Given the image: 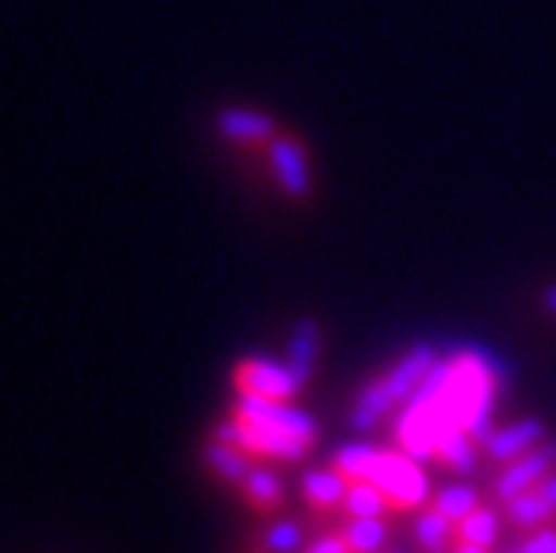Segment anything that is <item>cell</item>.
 Here are the masks:
<instances>
[{"label": "cell", "mask_w": 556, "mask_h": 553, "mask_svg": "<svg viewBox=\"0 0 556 553\" xmlns=\"http://www.w3.org/2000/svg\"><path fill=\"white\" fill-rule=\"evenodd\" d=\"M434 360L438 356H434L431 345H413L392 370L381 374V378H374V381H366L356 395V406H352V417H349L352 428L374 431L392 414H399V410L417 395V388L431 374Z\"/></svg>", "instance_id": "6da1fadb"}, {"label": "cell", "mask_w": 556, "mask_h": 553, "mask_svg": "<svg viewBox=\"0 0 556 553\" xmlns=\"http://www.w3.org/2000/svg\"><path fill=\"white\" fill-rule=\"evenodd\" d=\"M370 481L384 492V500H388V507H392V514L420 511L424 503H428V497H431L428 475H424L420 461H413V456L402 453L399 445L377 453Z\"/></svg>", "instance_id": "7a4b0ae2"}, {"label": "cell", "mask_w": 556, "mask_h": 553, "mask_svg": "<svg viewBox=\"0 0 556 553\" xmlns=\"http://www.w3.org/2000/svg\"><path fill=\"white\" fill-rule=\"evenodd\" d=\"M302 378L294 374L288 363L263 360V356H248L233 367V392L238 395H255L269 399V403H291L302 392Z\"/></svg>", "instance_id": "3957f363"}, {"label": "cell", "mask_w": 556, "mask_h": 553, "mask_svg": "<svg viewBox=\"0 0 556 553\" xmlns=\"http://www.w3.org/2000/svg\"><path fill=\"white\" fill-rule=\"evenodd\" d=\"M269 162H274V176L280 184V191L302 202L313 191V173H309V155H305V144L291 134H277L269 140Z\"/></svg>", "instance_id": "277c9868"}, {"label": "cell", "mask_w": 556, "mask_h": 553, "mask_svg": "<svg viewBox=\"0 0 556 553\" xmlns=\"http://www.w3.org/2000/svg\"><path fill=\"white\" fill-rule=\"evenodd\" d=\"M553 467H556V442L546 439V442H539L535 450L514 456V461L503 467V475L495 478V497L506 503L510 497H517V492L535 489Z\"/></svg>", "instance_id": "5b68a950"}, {"label": "cell", "mask_w": 556, "mask_h": 553, "mask_svg": "<svg viewBox=\"0 0 556 553\" xmlns=\"http://www.w3.org/2000/svg\"><path fill=\"white\" fill-rule=\"evenodd\" d=\"M539 442H546V428L542 420H517V425H506V428H492L489 439L481 442V453L489 461H500V464H510L514 456L535 450Z\"/></svg>", "instance_id": "8992f818"}, {"label": "cell", "mask_w": 556, "mask_h": 553, "mask_svg": "<svg viewBox=\"0 0 556 553\" xmlns=\"http://www.w3.org/2000/svg\"><path fill=\"white\" fill-rule=\"evenodd\" d=\"M345 492H349V478L341 475V470H334V467L305 470V478H302V500L309 503V511H316V514H334L341 503H345Z\"/></svg>", "instance_id": "52a82bcc"}, {"label": "cell", "mask_w": 556, "mask_h": 553, "mask_svg": "<svg viewBox=\"0 0 556 553\" xmlns=\"http://www.w3.org/2000/svg\"><path fill=\"white\" fill-rule=\"evenodd\" d=\"M201 461L212 470V478H219L223 486H241L248 478V470L255 467V456L244 450L238 442H223L212 439L205 450H201Z\"/></svg>", "instance_id": "ba28073f"}, {"label": "cell", "mask_w": 556, "mask_h": 553, "mask_svg": "<svg viewBox=\"0 0 556 553\" xmlns=\"http://www.w3.org/2000/svg\"><path fill=\"white\" fill-rule=\"evenodd\" d=\"M219 134L233 140V144H269L277 137V123L266 112H248V109H227L219 112Z\"/></svg>", "instance_id": "9c48e42d"}, {"label": "cell", "mask_w": 556, "mask_h": 553, "mask_svg": "<svg viewBox=\"0 0 556 553\" xmlns=\"http://www.w3.org/2000/svg\"><path fill=\"white\" fill-rule=\"evenodd\" d=\"M309 543V525L302 517H280L252 536V550L258 553H302Z\"/></svg>", "instance_id": "30bf717a"}, {"label": "cell", "mask_w": 556, "mask_h": 553, "mask_svg": "<svg viewBox=\"0 0 556 553\" xmlns=\"http://www.w3.org/2000/svg\"><path fill=\"white\" fill-rule=\"evenodd\" d=\"M503 507H506V521H510L514 528H525V532H535V528L556 521V507L542 497L539 489L517 492V497L506 500Z\"/></svg>", "instance_id": "8fae6325"}, {"label": "cell", "mask_w": 556, "mask_h": 553, "mask_svg": "<svg viewBox=\"0 0 556 553\" xmlns=\"http://www.w3.org/2000/svg\"><path fill=\"white\" fill-rule=\"evenodd\" d=\"M238 489H241L244 503L255 514H274V511L283 507V481L269 467H258L255 464L252 470H248V478L241 481Z\"/></svg>", "instance_id": "7c38bea8"}, {"label": "cell", "mask_w": 556, "mask_h": 553, "mask_svg": "<svg viewBox=\"0 0 556 553\" xmlns=\"http://www.w3.org/2000/svg\"><path fill=\"white\" fill-rule=\"evenodd\" d=\"M478 453H481V442L475 435L467 428H453L442 442H438L434 461L453 470V475H470V470L478 467Z\"/></svg>", "instance_id": "4fadbf2b"}, {"label": "cell", "mask_w": 556, "mask_h": 553, "mask_svg": "<svg viewBox=\"0 0 556 553\" xmlns=\"http://www.w3.org/2000/svg\"><path fill=\"white\" fill-rule=\"evenodd\" d=\"M338 532L349 543V553H377L388 543L392 528H388L384 517H349Z\"/></svg>", "instance_id": "5bb4252c"}, {"label": "cell", "mask_w": 556, "mask_h": 553, "mask_svg": "<svg viewBox=\"0 0 556 553\" xmlns=\"http://www.w3.org/2000/svg\"><path fill=\"white\" fill-rule=\"evenodd\" d=\"M456 543V521H448L442 511L420 507L417 514V546L424 553H448Z\"/></svg>", "instance_id": "9a60e30c"}, {"label": "cell", "mask_w": 556, "mask_h": 553, "mask_svg": "<svg viewBox=\"0 0 556 553\" xmlns=\"http://www.w3.org/2000/svg\"><path fill=\"white\" fill-rule=\"evenodd\" d=\"M316 352H319V327L313 321H299V324H294V331H291L288 367L299 374L302 381H309Z\"/></svg>", "instance_id": "2e32d148"}, {"label": "cell", "mask_w": 556, "mask_h": 553, "mask_svg": "<svg viewBox=\"0 0 556 553\" xmlns=\"http://www.w3.org/2000/svg\"><path fill=\"white\" fill-rule=\"evenodd\" d=\"M456 539L459 543H470V546H481V550H492L495 539H500V514L492 507H481L470 511L464 521H456Z\"/></svg>", "instance_id": "e0dca14e"}, {"label": "cell", "mask_w": 556, "mask_h": 553, "mask_svg": "<svg viewBox=\"0 0 556 553\" xmlns=\"http://www.w3.org/2000/svg\"><path fill=\"white\" fill-rule=\"evenodd\" d=\"M341 511H345L349 517H384V514H392L384 492L377 489L374 481H349V492H345Z\"/></svg>", "instance_id": "ac0fdd59"}, {"label": "cell", "mask_w": 556, "mask_h": 553, "mask_svg": "<svg viewBox=\"0 0 556 553\" xmlns=\"http://www.w3.org/2000/svg\"><path fill=\"white\" fill-rule=\"evenodd\" d=\"M377 445H366V442H349L341 445L334 453V470H341L349 481H370V470H374V461H377Z\"/></svg>", "instance_id": "d6986e66"}, {"label": "cell", "mask_w": 556, "mask_h": 553, "mask_svg": "<svg viewBox=\"0 0 556 553\" xmlns=\"http://www.w3.org/2000/svg\"><path fill=\"white\" fill-rule=\"evenodd\" d=\"M434 511H442L448 521H464L470 511L481 507V492L475 486H445L438 497L431 500Z\"/></svg>", "instance_id": "ffe728a7"}, {"label": "cell", "mask_w": 556, "mask_h": 553, "mask_svg": "<svg viewBox=\"0 0 556 553\" xmlns=\"http://www.w3.org/2000/svg\"><path fill=\"white\" fill-rule=\"evenodd\" d=\"M517 553H556V528L553 525H542L535 528L531 536H525Z\"/></svg>", "instance_id": "44dd1931"}, {"label": "cell", "mask_w": 556, "mask_h": 553, "mask_svg": "<svg viewBox=\"0 0 556 553\" xmlns=\"http://www.w3.org/2000/svg\"><path fill=\"white\" fill-rule=\"evenodd\" d=\"M302 553H349V543L341 539V532H327V536L313 539V543H305Z\"/></svg>", "instance_id": "7402d4cb"}, {"label": "cell", "mask_w": 556, "mask_h": 553, "mask_svg": "<svg viewBox=\"0 0 556 553\" xmlns=\"http://www.w3.org/2000/svg\"><path fill=\"white\" fill-rule=\"evenodd\" d=\"M535 489H539V492H542V497H546V500L553 503V507H556V467L549 470V475H546V478H542V481H539V486H535Z\"/></svg>", "instance_id": "603a6c76"}, {"label": "cell", "mask_w": 556, "mask_h": 553, "mask_svg": "<svg viewBox=\"0 0 556 553\" xmlns=\"http://www.w3.org/2000/svg\"><path fill=\"white\" fill-rule=\"evenodd\" d=\"M448 553H489V550H481V546H470V543H459V539H456V543H453V550H448Z\"/></svg>", "instance_id": "cb8c5ba5"}, {"label": "cell", "mask_w": 556, "mask_h": 553, "mask_svg": "<svg viewBox=\"0 0 556 553\" xmlns=\"http://www.w3.org/2000/svg\"><path fill=\"white\" fill-rule=\"evenodd\" d=\"M546 310H549V313L556 316V285H553V288L546 291Z\"/></svg>", "instance_id": "d4e9b609"}, {"label": "cell", "mask_w": 556, "mask_h": 553, "mask_svg": "<svg viewBox=\"0 0 556 553\" xmlns=\"http://www.w3.org/2000/svg\"><path fill=\"white\" fill-rule=\"evenodd\" d=\"M248 553H258V550H248Z\"/></svg>", "instance_id": "484cf974"}]
</instances>
